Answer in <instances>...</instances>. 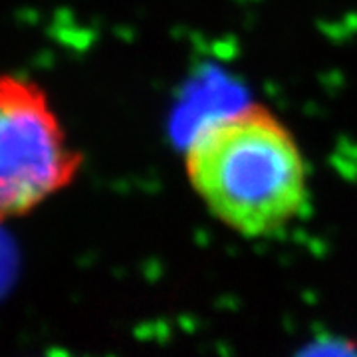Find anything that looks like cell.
<instances>
[{
  "label": "cell",
  "instance_id": "cell-1",
  "mask_svg": "<svg viewBox=\"0 0 357 357\" xmlns=\"http://www.w3.org/2000/svg\"><path fill=\"white\" fill-rule=\"evenodd\" d=\"M185 171L211 215L248 238L288 227L307 204L300 145L262 105L203 123L187 143Z\"/></svg>",
  "mask_w": 357,
  "mask_h": 357
},
{
  "label": "cell",
  "instance_id": "cell-2",
  "mask_svg": "<svg viewBox=\"0 0 357 357\" xmlns=\"http://www.w3.org/2000/svg\"><path fill=\"white\" fill-rule=\"evenodd\" d=\"M82 165L48 93L28 77L0 72V222L64 191Z\"/></svg>",
  "mask_w": 357,
  "mask_h": 357
}]
</instances>
